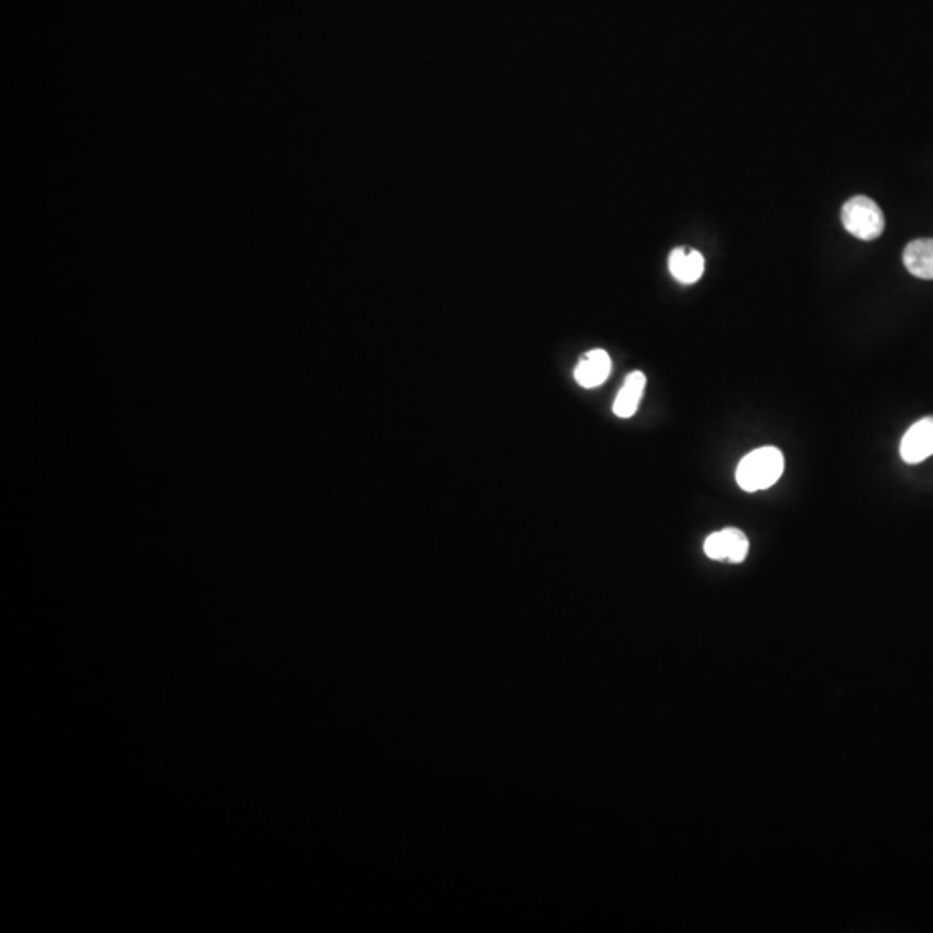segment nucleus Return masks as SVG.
<instances>
[{"instance_id": "obj_1", "label": "nucleus", "mask_w": 933, "mask_h": 933, "mask_svg": "<svg viewBox=\"0 0 933 933\" xmlns=\"http://www.w3.org/2000/svg\"><path fill=\"white\" fill-rule=\"evenodd\" d=\"M783 469V453L774 446H765L742 458L736 469V482L747 493L768 490L782 478Z\"/></svg>"}, {"instance_id": "obj_4", "label": "nucleus", "mask_w": 933, "mask_h": 933, "mask_svg": "<svg viewBox=\"0 0 933 933\" xmlns=\"http://www.w3.org/2000/svg\"><path fill=\"white\" fill-rule=\"evenodd\" d=\"M933 455V417L912 424L900 441V456L909 465L921 464Z\"/></svg>"}, {"instance_id": "obj_5", "label": "nucleus", "mask_w": 933, "mask_h": 933, "mask_svg": "<svg viewBox=\"0 0 933 933\" xmlns=\"http://www.w3.org/2000/svg\"><path fill=\"white\" fill-rule=\"evenodd\" d=\"M610 368H613V362H610L607 351L592 350L579 360L575 377L578 384L583 386V388H598L610 376Z\"/></svg>"}, {"instance_id": "obj_2", "label": "nucleus", "mask_w": 933, "mask_h": 933, "mask_svg": "<svg viewBox=\"0 0 933 933\" xmlns=\"http://www.w3.org/2000/svg\"><path fill=\"white\" fill-rule=\"evenodd\" d=\"M842 224L861 241H874L885 230V216L873 199L856 196L842 207Z\"/></svg>"}, {"instance_id": "obj_6", "label": "nucleus", "mask_w": 933, "mask_h": 933, "mask_svg": "<svg viewBox=\"0 0 933 933\" xmlns=\"http://www.w3.org/2000/svg\"><path fill=\"white\" fill-rule=\"evenodd\" d=\"M706 260L697 250L676 248L669 254V270L672 277L681 283H695L704 275Z\"/></svg>"}, {"instance_id": "obj_8", "label": "nucleus", "mask_w": 933, "mask_h": 933, "mask_svg": "<svg viewBox=\"0 0 933 933\" xmlns=\"http://www.w3.org/2000/svg\"><path fill=\"white\" fill-rule=\"evenodd\" d=\"M646 377L643 373H631L626 377L625 386L617 393L614 402V414L619 418H630L636 414L638 405L645 391Z\"/></svg>"}, {"instance_id": "obj_3", "label": "nucleus", "mask_w": 933, "mask_h": 933, "mask_svg": "<svg viewBox=\"0 0 933 933\" xmlns=\"http://www.w3.org/2000/svg\"><path fill=\"white\" fill-rule=\"evenodd\" d=\"M704 552L713 560H730L733 564H740L747 558L748 540L740 529H722L707 538Z\"/></svg>"}, {"instance_id": "obj_7", "label": "nucleus", "mask_w": 933, "mask_h": 933, "mask_svg": "<svg viewBox=\"0 0 933 933\" xmlns=\"http://www.w3.org/2000/svg\"><path fill=\"white\" fill-rule=\"evenodd\" d=\"M904 266L918 279L933 280V239H918L904 250Z\"/></svg>"}]
</instances>
